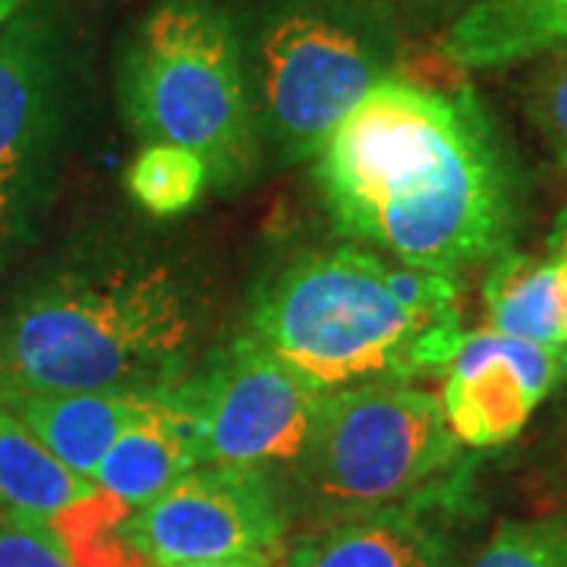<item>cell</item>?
<instances>
[{
	"mask_svg": "<svg viewBox=\"0 0 567 567\" xmlns=\"http://www.w3.org/2000/svg\"><path fill=\"white\" fill-rule=\"evenodd\" d=\"M203 464L193 423L171 394H148L142 413L107 447L92 483L140 511Z\"/></svg>",
	"mask_w": 567,
	"mask_h": 567,
	"instance_id": "13",
	"label": "cell"
},
{
	"mask_svg": "<svg viewBox=\"0 0 567 567\" xmlns=\"http://www.w3.org/2000/svg\"><path fill=\"white\" fill-rule=\"evenodd\" d=\"M483 303L492 331L529 344L567 347V256L511 249L488 268Z\"/></svg>",
	"mask_w": 567,
	"mask_h": 567,
	"instance_id": "15",
	"label": "cell"
},
{
	"mask_svg": "<svg viewBox=\"0 0 567 567\" xmlns=\"http://www.w3.org/2000/svg\"><path fill=\"white\" fill-rule=\"evenodd\" d=\"M215 300L186 256L114 246L63 265L0 324V401L22 394H162L208 350Z\"/></svg>",
	"mask_w": 567,
	"mask_h": 567,
	"instance_id": "2",
	"label": "cell"
},
{
	"mask_svg": "<svg viewBox=\"0 0 567 567\" xmlns=\"http://www.w3.org/2000/svg\"><path fill=\"white\" fill-rule=\"evenodd\" d=\"M89 492H95V483L63 466L0 404V511L51 520Z\"/></svg>",
	"mask_w": 567,
	"mask_h": 567,
	"instance_id": "16",
	"label": "cell"
},
{
	"mask_svg": "<svg viewBox=\"0 0 567 567\" xmlns=\"http://www.w3.org/2000/svg\"><path fill=\"white\" fill-rule=\"evenodd\" d=\"M551 401H555V416H558V425L567 432V347H561L558 385H555V391H551Z\"/></svg>",
	"mask_w": 567,
	"mask_h": 567,
	"instance_id": "22",
	"label": "cell"
},
{
	"mask_svg": "<svg viewBox=\"0 0 567 567\" xmlns=\"http://www.w3.org/2000/svg\"><path fill=\"white\" fill-rule=\"evenodd\" d=\"M466 567H567V511L505 520Z\"/></svg>",
	"mask_w": 567,
	"mask_h": 567,
	"instance_id": "20",
	"label": "cell"
},
{
	"mask_svg": "<svg viewBox=\"0 0 567 567\" xmlns=\"http://www.w3.org/2000/svg\"><path fill=\"white\" fill-rule=\"evenodd\" d=\"M22 3H25V0H0V32H3V25H7V22L20 13Z\"/></svg>",
	"mask_w": 567,
	"mask_h": 567,
	"instance_id": "26",
	"label": "cell"
},
{
	"mask_svg": "<svg viewBox=\"0 0 567 567\" xmlns=\"http://www.w3.org/2000/svg\"><path fill=\"white\" fill-rule=\"evenodd\" d=\"M148 394L73 391V394H22L0 401L63 466L89 480L126 425L142 413Z\"/></svg>",
	"mask_w": 567,
	"mask_h": 567,
	"instance_id": "14",
	"label": "cell"
},
{
	"mask_svg": "<svg viewBox=\"0 0 567 567\" xmlns=\"http://www.w3.org/2000/svg\"><path fill=\"white\" fill-rule=\"evenodd\" d=\"M240 41L259 142L284 164L312 162L347 114L398 76L382 0H262Z\"/></svg>",
	"mask_w": 567,
	"mask_h": 567,
	"instance_id": "5",
	"label": "cell"
},
{
	"mask_svg": "<svg viewBox=\"0 0 567 567\" xmlns=\"http://www.w3.org/2000/svg\"><path fill=\"white\" fill-rule=\"evenodd\" d=\"M517 99L548 158L567 174V48L527 63Z\"/></svg>",
	"mask_w": 567,
	"mask_h": 567,
	"instance_id": "19",
	"label": "cell"
},
{
	"mask_svg": "<svg viewBox=\"0 0 567 567\" xmlns=\"http://www.w3.org/2000/svg\"><path fill=\"white\" fill-rule=\"evenodd\" d=\"M312 177L344 237L447 278L511 252L524 218L514 155L470 85L379 82Z\"/></svg>",
	"mask_w": 567,
	"mask_h": 567,
	"instance_id": "1",
	"label": "cell"
},
{
	"mask_svg": "<svg viewBox=\"0 0 567 567\" xmlns=\"http://www.w3.org/2000/svg\"><path fill=\"white\" fill-rule=\"evenodd\" d=\"M130 507L95 486L85 498L54 514L48 527L58 533L70 561L76 567H145L126 543Z\"/></svg>",
	"mask_w": 567,
	"mask_h": 567,
	"instance_id": "17",
	"label": "cell"
},
{
	"mask_svg": "<svg viewBox=\"0 0 567 567\" xmlns=\"http://www.w3.org/2000/svg\"><path fill=\"white\" fill-rule=\"evenodd\" d=\"M186 567H281L278 558H237V561H212V565H186Z\"/></svg>",
	"mask_w": 567,
	"mask_h": 567,
	"instance_id": "24",
	"label": "cell"
},
{
	"mask_svg": "<svg viewBox=\"0 0 567 567\" xmlns=\"http://www.w3.org/2000/svg\"><path fill=\"white\" fill-rule=\"evenodd\" d=\"M470 483L464 464L401 505L306 529L290 546V567H454L473 511Z\"/></svg>",
	"mask_w": 567,
	"mask_h": 567,
	"instance_id": "11",
	"label": "cell"
},
{
	"mask_svg": "<svg viewBox=\"0 0 567 567\" xmlns=\"http://www.w3.org/2000/svg\"><path fill=\"white\" fill-rule=\"evenodd\" d=\"M76 89V39L61 0H25L0 32V262L48 203Z\"/></svg>",
	"mask_w": 567,
	"mask_h": 567,
	"instance_id": "7",
	"label": "cell"
},
{
	"mask_svg": "<svg viewBox=\"0 0 567 567\" xmlns=\"http://www.w3.org/2000/svg\"><path fill=\"white\" fill-rule=\"evenodd\" d=\"M561 347L498 331L464 334L445 365L442 410L461 445L488 451L514 442L558 385Z\"/></svg>",
	"mask_w": 567,
	"mask_h": 567,
	"instance_id": "10",
	"label": "cell"
},
{
	"mask_svg": "<svg viewBox=\"0 0 567 567\" xmlns=\"http://www.w3.org/2000/svg\"><path fill=\"white\" fill-rule=\"evenodd\" d=\"M561 48L567 0H466L439 39L445 63L466 73L527 66Z\"/></svg>",
	"mask_w": 567,
	"mask_h": 567,
	"instance_id": "12",
	"label": "cell"
},
{
	"mask_svg": "<svg viewBox=\"0 0 567 567\" xmlns=\"http://www.w3.org/2000/svg\"><path fill=\"white\" fill-rule=\"evenodd\" d=\"M114 92L145 145H181L221 189L262 162L237 17L215 0H158L123 39Z\"/></svg>",
	"mask_w": 567,
	"mask_h": 567,
	"instance_id": "4",
	"label": "cell"
},
{
	"mask_svg": "<svg viewBox=\"0 0 567 567\" xmlns=\"http://www.w3.org/2000/svg\"><path fill=\"white\" fill-rule=\"evenodd\" d=\"M167 394L193 423L203 464L262 470L297 461L324 401L322 388L246 331L208 347Z\"/></svg>",
	"mask_w": 567,
	"mask_h": 567,
	"instance_id": "8",
	"label": "cell"
},
{
	"mask_svg": "<svg viewBox=\"0 0 567 567\" xmlns=\"http://www.w3.org/2000/svg\"><path fill=\"white\" fill-rule=\"evenodd\" d=\"M546 252L548 256H567V205L558 212V218L551 224Z\"/></svg>",
	"mask_w": 567,
	"mask_h": 567,
	"instance_id": "23",
	"label": "cell"
},
{
	"mask_svg": "<svg viewBox=\"0 0 567 567\" xmlns=\"http://www.w3.org/2000/svg\"><path fill=\"white\" fill-rule=\"evenodd\" d=\"M464 464L439 394L413 385L344 388L324 394L284 492L306 529H319L401 505Z\"/></svg>",
	"mask_w": 567,
	"mask_h": 567,
	"instance_id": "6",
	"label": "cell"
},
{
	"mask_svg": "<svg viewBox=\"0 0 567 567\" xmlns=\"http://www.w3.org/2000/svg\"><path fill=\"white\" fill-rule=\"evenodd\" d=\"M454 0H413V10L420 13V17H439L442 10H447Z\"/></svg>",
	"mask_w": 567,
	"mask_h": 567,
	"instance_id": "25",
	"label": "cell"
},
{
	"mask_svg": "<svg viewBox=\"0 0 567 567\" xmlns=\"http://www.w3.org/2000/svg\"><path fill=\"white\" fill-rule=\"evenodd\" d=\"M208 183V164L181 145H142L126 167L130 196L158 218L181 215L196 205Z\"/></svg>",
	"mask_w": 567,
	"mask_h": 567,
	"instance_id": "18",
	"label": "cell"
},
{
	"mask_svg": "<svg viewBox=\"0 0 567 567\" xmlns=\"http://www.w3.org/2000/svg\"><path fill=\"white\" fill-rule=\"evenodd\" d=\"M0 567H76L48 520L0 511Z\"/></svg>",
	"mask_w": 567,
	"mask_h": 567,
	"instance_id": "21",
	"label": "cell"
},
{
	"mask_svg": "<svg viewBox=\"0 0 567 567\" xmlns=\"http://www.w3.org/2000/svg\"><path fill=\"white\" fill-rule=\"evenodd\" d=\"M293 511L271 470L199 464L126 520L145 567L278 558Z\"/></svg>",
	"mask_w": 567,
	"mask_h": 567,
	"instance_id": "9",
	"label": "cell"
},
{
	"mask_svg": "<svg viewBox=\"0 0 567 567\" xmlns=\"http://www.w3.org/2000/svg\"><path fill=\"white\" fill-rule=\"evenodd\" d=\"M246 334L331 394L445 372L466 331L464 319L401 303L379 252L338 246L297 256L265 278L249 303Z\"/></svg>",
	"mask_w": 567,
	"mask_h": 567,
	"instance_id": "3",
	"label": "cell"
}]
</instances>
